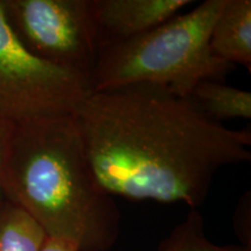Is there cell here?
<instances>
[{
	"mask_svg": "<svg viewBox=\"0 0 251 251\" xmlns=\"http://www.w3.org/2000/svg\"><path fill=\"white\" fill-rule=\"evenodd\" d=\"M72 115L94 175L113 197L198 209L220 169L251 161L249 129H229L190 98L157 87L91 92Z\"/></svg>",
	"mask_w": 251,
	"mask_h": 251,
	"instance_id": "1",
	"label": "cell"
},
{
	"mask_svg": "<svg viewBox=\"0 0 251 251\" xmlns=\"http://www.w3.org/2000/svg\"><path fill=\"white\" fill-rule=\"evenodd\" d=\"M2 191L48 236L75 241L79 251H109L117 243L120 212L94 175L72 114L17 126Z\"/></svg>",
	"mask_w": 251,
	"mask_h": 251,
	"instance_id": "2",
	"label": "cell"
},
{
	"mask_svg": "<svg viewBox=\"0 0 251 251\" xmlns=\"http://www.w3.org/2000/svg\"><path fill=\"white\" fill-rule=\"evenodd\" d=\"M227 0H206L133 39L100 51L91 92L147 85L188 98L203 80L221 81L234 65L213 54L209 39Z\"/></svg>",
	"mask_w": 251,
	"mask_h": 251,
	"instance_id": "3",
	"label": "cell"
},
{
	"mask_svg": "<svg viewBox=\"0 0 251 251\" xmlns=\"http://www.w3.org/2000/svg\"><path fill=\"white\" fill-rule=\"evenodd\" d=\"M91 93V78L30 54L0 4V115L20 126L74 114Z\"/></svg>",
	"mask_w": 251,
	"mask_h": 251,
	"instance_id": "4",
	"label": "cell"
},
{
	"mask_svg": "<svg viewBox=\"0 0 251 251\" xmlns=\"http://www.w3.org/2000/svg\"><path fill=\"white\" fill-rule=\"evenodd\" d=\"M8 26L30 54L91 78L100 55L92 0H0Z\"/></svg>",
	"mask_w": 251,
	"mask_h": 251,
	"instance_id": "5",
	"label": "cell"
},
{
	"mask_svg": "<svg viewBox=\"0 0 251 251\" xmlns=\"http://www.w3.org/2000/svg\"><path fill=\"white\" fill-rule=\"evenodd\" d=\"M190 4L193 1L92 0L100 49L142 35L174 18Z\"/></svg>",
	"mask_w": 251,
	"mask_h": 251,
	"instance_id": "6",
	"label": "cell"
},
{
	"mask_svg": "<svg viewBox=\"0 0 251 251\" xmlns=\"http://www.w3.org/2000/svg\"><path fill=\"white\" fill-rule=\"evenodd\" d=\"M211 49L216 57L251 71V1L227 0L213 26Z\"/></svg>",
	"mask_w": 251,
	"mask_h": 251,
	"instance_id": "7",
	"label": "cell"
},
{
	"mask_svg": "<svg viewBox=\"0 0 251 251\" xmlns=\"http://www.w3.org/2000/svg\"><path fill=\"white\" fill-rule=\"evenodd\" d=\"M197 108L211 120L221 124L231 119L251 118V93L221 81L203 80L190 97Z\"/></svg>",
	"mask_w": 251,
	"mask_h": 251,
	"instance_id": "8",
	"label": "cell"
},
{
	"mask_svg": "<svg viewBox=\"0 0 251 251\" xmlns=\"http://www.w3.org/2000/svg\"><path fill=\"white\" fill-rule=\"evenodd\" d=\"M46 230L20 206L5 199L0 203V251H41Z\"/></svg>",
	"mask_w": 251,
	"mask_h": 251,
	"instance_id": "9",
	"label": "cell"
},
{
	"mask_svg": "<svg viewBox=\"0 0 251 251\" xmlns=\"http://www.w3.org/2000/svg\"><path fill=\"white\" fill-rule=\"evenodd\" d=\"M157 251H251L247 246H219L206 236L201 213L191 209L183 222L177 225L159 243Z\"/></svg>",
	"mask_w": 251,
	"mask_h": 251,
	"instance_id": "10",
	"label": "cell"
},
{
	"mask_svg": "<svg viewBox=\"0 0 251 251\" xmlns=\"http://www.w3.org/2000/svg\"><path fill=\"white\" fill-rule=\"evenodd\" d=\"M15 129H17V126L13 122L0 115V203L5 200L4 191H2V175H4L6 158H7Z\"/></svg>",
	"mask_w": 251,
	"mask_h": 251,
	"instance_id": "11",
	"label": "cell"
},
{
	"mask_svg": "<svg viewBox=\"0 0 251 251\" xmlns=\"http://www.w3.org/2000/svg\"><path fill=\"white\" fill-rule=\"evenodd\" d=\"M41 251H79V247L75 241L48 236Z\"/></svg>",
	"mask_w": 251,
	"mask_h": 251,
	"instance_id": "12",
	"label": "cell"
}]
</instances>
